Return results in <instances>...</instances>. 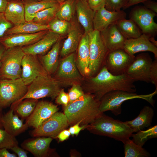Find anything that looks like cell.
<instances>
[{"label": "cell", "mask_w": 157, "mask_h": 157, "mask_svg": "<svg viewBox=\"0 0 157 157\" xmlns=\"http://www.w3.org/2000/svg\"><path fill=\"white\" fill-rule=\"evenodd\" d=\"M25 54L21 47H12L5 50L1 59L0 77L10 79L21 78L22 62Z\"/></svg>", "instance_id": "obj_7"}, {"label": "cell", "mask_w": 157, "mask_h": 157, "mask_svg": "<svg viewBox=\"0 0 157 157\" xmlns=\"http://www.w3.org/2000/svg\"><path fill=\"white\" fill-rule=\"evenodd\" d=\"M19 157H27L28 152L18 145L12 147L11 149Z\"/></svg>", "instance_id": "obj_47"}, {"label": "cell", "mask_w": 157, "mask_h": 157, "mask_svg": "<svg viewBox=\"0 0 157 157\" xmlns=\"http://www.w3.org/2000/svg\"><path fill=\"white\" fill-rule=\"evenodd\" d=\"M131 137L135 144L142 147L148 140L157 138V125L151 127L145 131H139L136 134H132Z\"/></svg>", "instance_id": "obj_35"}, {"label": "cell", "mask_w": 157, "mask_h": 157, "mask_svg": "<svg viewBox=\"0 0 157 157\" xmlns=\"http://www.w3.org/2000/svg\"><path fill=\"white\" fill-rule=\"evenodd\" d=\"M32 0L39 1V0Z\"/></svg>", "instance_id": "obj_55"}, {"label": "cell", "mask_w": 157, "mask_h": 157, "mask_svg": "<svg viewBox=\"0 0 157 157\" xmlns=\"http://www.w3.org/2000/svg\"><path fill=\"white\" fill-rule=\"evenodd\" d=\"M49 30L36 33L6 35L0 38V43L6 49L15 47H23L32 44L43 38Z\"/></svg>", "instance_id": "obj_14"}, {"label": "cell", "mask_w": 157, "mask_h": 157, "mask_svg": "<svg viewBox=\"0 0 157 157\" xmlns=\"http://www.w3.org/2000/svg\"><path fill=\"white\" fill-rule=\"evenodd\" d=\"M21 66V78L27 86L37 77L48 74L37 56L25 54L22 60Z\"/></svg>", "instance_id": "obj_13"}, {"label": "cell", "mask_w": 157, "mask_h": 157, "mask_svg": "<svg viewBox=\"0 0 157 157\" xmlns=\"http://www.w3.org/2000/svg\"><path fill=\"white\" fill-rule=\"evenodd\" d=\"M26 21H32L38 12L59 4L55 0H22Z\"/></svg>", "instance_id": "obj_26"}, {"label": "cell", "mask_w": 157, "mask_h": 157, "mask_svg": "<svg viewBox=\"0 0 157 157\" xmlns=\"http://www.w3.org/2000/svg\"><path fill=\"white\" fill-rule=\"evenodd\" d=\"M49 30L60 35L67 34L72 25L70 22L55 17L48 24Z\"/></svg>", "instance_id": "obj_37"}, {"label": "cell", "mask_w": 157, "mask_h": 157, "mask_svg": "<svg viewBox=\"0 0 157 157\" xmlns=\"http://www.w3.org/2000/svg\"><path fill=\"white\" fill-rule=\"evenodd\" d=\"M135 57L129 55L123 49L110 51L106 58L104 66L113 75L126 74Z\"/></svg>", "instance_id": "obj_11"}, {"label": "cell", "mask_w": 157, "mask_h": 157, "mask_svg": "<svg viewBox=\"0 0 157 157\" xmlns=\"http://www.w3.org/2000/svg\"><path fill=\"white\" fill-rule=\"evenodd\" d=\"M85 0V1H88V0Z\"/></svg>", "instance_id": "obj_56"}, {"label": "cell", "mask_w": 157, "mask_h": 157, "mask_svg": "<svg viewBox=\"0 0 157 157\" xmlns=\"http://www.w3.org/2000/svg\"><path fill=\"white\" fill-rule=\"evenodd\" d=\"M149 77L151 82L157 89V59L153 61L150 70Z\"/></svg>", "instance_id": "obj_42"}, {"label": "cell", "mask_w": 157, "mask_h": 157, "mask_svg": "<svg viewBox=\"0 0 157 157\" xmlns=\"http://www.w3.org/2000/svg\"><path fill=\"white\" fill-rule=\"evenodd\" d=\"M2 109L0 108V128L2 129L3 126L2 124V119L3 115L2 113Z\"/></svg>", "instance_id": "obj_53"}, {"label": "cell", "mask_w": 157, "mask_h": 157, "mask_svg": "<svg viewBox=\"0 0 157 157\" xmlns=\"http://www.w3.org/2000/svg\"><path fill=\"white\" fill-rule=\"evenodd\" d=\"M81 124V122H78L74 124L73 126H71L69 128L68 130L71 135H77L82 130L86 128V126H80V125Z\"/></svg>", "instance_id": "obj_45"}, {"label": "cell", "mask_w": 157, "mask_h": 157, "mask_svg": "<svg viewBox=\"0 0 157 157\" xmlns=\"http://www.w3.org/2000/svg\"><path fill=\"white\" fill-rule=\"evenodd\" d=\"M28 86L21 78L0 80V108L11 106L22 98L26 93Z\"/></svg>", "instance_id": "obj_8"}, {"label": "cell", "mask_w": 157, "mask_h": 157, "mask_svg": "<svg viewBox=\"0 0 157 157\" xmlns=\"http://www.w3.org/2000/svg\"><path fill=\"white\" fill-rule=\"evenodd\" d=\"M76 0H66L59 4L55 17L70 22L76 11Z\"/></svg>", "instance_id": "obj_32"}, {"label": "cell", "mask_w": 157, "mask_h": 157, "mask_svg": "<svg viewBox=\"0 0 157 157\" xmlns=\"http://www.w3.org/2000/svg\"><path fill=\"white\" fill-rule=\"evenodd\" d=\"M69 125L67 119L64 113H55L44 121L38 127L32 131L34 137H48L55 138L58 133Z\"/></svg>", "instance_id": "obj_10"}, {"label": "cell", "mask_w": 157, "mask_h": 157, "mask_svg": "<svg viewBox=\"0 0 157 157\" xmlns=\"http://www.w3.org/2000/svg\"><path fill=\"white\" fill-rule=\"evenodd\" d=\"M126 13L123 10L110 11L103 7L96 11L93 21V29L101 32L109 26L116 24L126 18Z\"/></svg>", "instance_id": "obj_16"}, {"label": "cell", "mask_w": 157, "mask_h": 157, "mask_svg": "<svg viewBox=\"0 0 157 157\" xmlns=\"http://www.w3.org/2000/svg\"><path fill=\"white\" fill-rule=\"evenodd\" d=\"M103 113L86 128L94 134L113 138L123 143L130 138L134 132L125 122L115 119Z\"/></svg>", "instance_id": "obj_3"}, {"label": "cell", "mask_w": 157, "mask_h": 157, "mask_svg": "<svg viewBox=\"0 0 157 157\" xmlns=\"http://www.w3.org/2000/svg\"><path fill=\"white\" fill-rule=\"evenodd\" d=\"M59 4L64 2L66 0H55Z\"/></svg>", "instance_id": "obj_54"}, {"label": "cell", "mask_w": 157, "mask_h": 157, "mask_svg": "<svg viewBox=\"0 0 157 157\" xmlns=\"http://www.w3.org/2000/svg\"><path fill=\"white\" fill-rule=\"evenodd\" d=\"M59 4L37 13L32 21L40 24H48L55 17Z\"/></svg>", "instance_id": "obj_36"}, {"label": "cell", "mask_w": 157, "mask_h": 157, "mask_svg": "<svg viewBox=\"0 0 157 157\" xmlns=\"http://www.w3.org/2000/svg\"><path fill=\"white\" fill-rule=\"evenodd\" d=\"M38 101L34 99H24L17 106L14 112L22 119H27L33 112Z\"/></svg>", "instance_id": "obj_33"}, {"label": "cell", "mask_w": 157, "mask_h": 157, "mask_svg": "<svg viewBox=\"0 0 157 157\" xmlns=\"http://www.w3.org/2000/svg\"><path fill=\"white\" fill-rule=\"evenodd\" d=\"M60 45L59 40L53 46L47 53L41 57V63L49 75L53 74L58 68Z\"/></svg>", "instance_id": "obj_29"}, {"label": "cell", "mask_w": 157, "mask_h": 157, "mask_svg": "<svg viewBox=\"0 0 157 157\" xmlns=\"http://www.w3.org/2000/svg\"><path fill=\"white\" fill-rule=\"evenodd\" d=\"M152 59L147 53H140L135 57L126 74L134 81L151 82L149 72Z\"/></svg>", "instance_id": "obj_12"}, {"label": "cell", "mask_w": 157, "mask_h": 157, "mask_svg": "<svg viewBox=\"0 0 157 157\" xmlns=\"http://www.w3.org/2000/svg\"><path fill=\"white\" fill-rule=\"evenodd\" d=\"M89 51L88 76H95L104 66L106 56L109 52L101 32L94 29L88 33Z\"/></svg>", "instance_id": "obj_6"}, {"label": "cell", "mask_w": 157, "mask_h": 157, "mask_svg": "<svg viewBox=\"0 0 157 157\" xmlns=\"http://www.w3.org/2000/svg\"><path fill=\"white\" fill-rule=\"evenodd\" d=\"M8 0H0V13H4L6 6Z\"/></svg>", "instance_id": "obj_51"}, {"label": "cell", "mask_w": 157, "mask_h": 157, "mask_svg": "<svg viewBox=\"0 0 157 157\" xmlns=\"http://www.w3.org/2000/svg\"><path fill=\"white\" fill-rule=\"evenodd\" d=\"M62 82L51 77L48 74L40 76L35 78L28 86V90L25 95L11 106L14 109L22 100L26 99L38 100L45 97L56 98L61 89Z\"/></svg>", "instance_id": "obj_4"}, {"label": "cell", "mask_w": 157, "mask_h": 157, "mask_svg": "<svg viewBox=\"0 0 157 157\" xmlns=\"http://www.w3.org/2000/svg\"><path fill=\"white\" fill-rule=\"evenodd\" d=\"M89 62V36L88 33L82 35L78 47L76 64L80 73L88 76Z\"/></svg>", "instance_id": "obj_24"}, {"label": "cell", "mask_w": 157, "mask_h": 157, "mask_svg": "<svg viewBox=\"0 0 157 157\" xmlns=\"http://www.w3.org/2000/svg\"><path fill=\"white\" fill-rule=\"evenodd\" d=\"M53 139L50 137H36L25 140L21 144V146L35 157H44L48 154L49 146Z\"/></svg>", "instance_id": "obj_20"}, {"label": "cell", "mask_w": 157, "mask_h": 157, "mask_svg": "<svg viewBox=\"0 0 157 157\" xmlns=\"http://www.w3.org/2000/svg\"><path fill=\"white\" fill-rule=\"evenodd\" d=\"M116 25L120 32L126 39H133L142 34L136 24L131 19H124L118 21Z\"/></svg>", "instance_id": "obj_31"}, {"label": "cell", "mask_w": 157, "mask_h": 157, "mask_svg": "<svg viewBox=\"0 0 157 157\" xmlns=\"http://www.w3.org/2000/svg\"><path fill=\"white\" fill-rule=\"evenodd\" d=\"M154 39L142 34L136 38L126 39L123 49L131 56L140 52L150 51L154 53L155 59H157V46L152 42Z\"/></svg>", "instance_id": "obj_17"}, {"label": "cell", "mask_w": 157, "mask_h": 157, "mask_svg": "<svg viewBox=\"0 0 157 157\" xmlns=\"http://www.w3.org/2000/svg\"><path fill=\"white\" fill-rule=\"evenodd\" d=\"M154 115L153 109L149 106H145L136 118L125 122L133 130L134 133L136 132L150 126Z\"/></svg>", "instance_id": "obj_27"}, {"label": "cell", "mask_w": 157, "mask_h": 157, "mask_svg": "<svg viewBox=\"0 0 157 157\" xmlns=\"http://www.w3.org/2000/svg\"><path fill=\"white\" fill-rule=\"evenodd\" d=\"M4 50H5L0 45V69L1 65V58Z\"/></svg>", "instance_id": "obj_52"}, {"label": "cell", "mask_w": 157, "mask_h": 157, "mask_svg": "<svg viewBox=\"0 0 157 157\" xmlns=\"http://www.w3.org/2000/svg\"><path fill=\"white\" fill-rule=\"evenodd\" d=\"M147 8L157 13V3L152 0H146L142 3Z\"/></svg>", "instance_id": "obj_46"}, {"label": "cell", "mask_w": 157, "mask_h": 157, "mask_svg": "<svg viewBox=\"0 0 157 157\" xmlns=\"http://www.w3.org/2000/svg\"><path fill=\"white\" fill-rule=\"evenodd\" d=\"M8 1H9V0H8Z\"/></svg>", "instance_id": "obj_57"}, {"label": "cell", "mask_w": 157, "mask_h": 157, "mask_svg": "<svg viewBox=\"0 0 157 157\" xmlns=\"http://www.w3.org/2000/svg\"><path fill=\"white\" fill-rule=\"evenodd\" d=\"M146 0H129L126 5L123 8V9H126L129 7L139 3H142Z\"/></svg>", "instance_id": "obj_50"}, {"label": "cell", "mask_w": 157, "mask_h": 157, "mask_svg": "<svg viewBox=\"0 0 157 157\" xmlns=\"http://www.w3.org/2000/svg\"><path fill=\"white\" fill-rule=\"evenodd\" d=\"M67 34L60 51L62 56H66L76 50L83 35L77 26L72 23Z\"/></svg>", "instance_id": "obj_28"}, {"label": "cell", "mask_w": 157, "mask_h": 157, "mask_svg": "<svg viewBox=\"0 0 157 157\" xmlns=\"http://www.w3.org/2000/svg\"><path fill=\"white\" fill-rule=\"evenodd\" d=\"M99 101L94 96L88 93L64 106V114L69 125L81 122L85 126L92 122L101 113L99 109Z\"/></svg>", "instance_id": "obj_2"}, {"label": "cell", "mask_w": 157, "mask_h": 157, "mask_svg": "<svg viewBox=\"0 0 157 157\" xmlns=\"http://www.w3.org/2000/svg\"><path fill=\"white\" fill-rule=\"evenodd\" d=\"M87 1L90 8L95 12L105 5V0H88Z\"/></svg>", "instance_id": "obj_44"}, {"label": "cell", "mask_w": 157, "mask_h": 157, "mask_svg": "<svg viewBox=\"0 0 157 157\" xmlns=\"http://www.w3.org/2000/svg\"><path fill=\"white\" fill-rule=\"evenodd\" d=\"M56 101L58 104L67 106L69 102V98L68 94L63 89H61L56 97Z\"/></svg>", "instance_id": "obj_43"}, {"label": "cell", "mask_w": 157, "mask_h": 157, "mask_svg": "<svg viewBox=\"0 0 157 157\" xmlns=\"http://www.w3.org/2000/svg\"><path fill=\"white\" fill-rule=\"evenodd\" d=\"M156 14L144 6H138L131 10L129 18L137 25L142 34L154 38L157 32V24L154 19Z\"/></svg>", "instance_id": "obj_9"}, {"label": "cell", "mask_w": 157, "mask_h": 157, "mask_svg": "<svg viewBox=\"0 0 157 157\" xmlns=\"http://www.w3.org/2000/svg\"><path fill=\"white\" fill-rule=\"evenodd\" d=\"M69 102L74 101L83 96L84 93L80 86L77 84H74L68 93Z\"/></svg>", "instance_id": "obj_40"}, {"label": "cell", "mask_w": 157, "mask_h": 157, "mask_svg": "<svg viewBox=\"0 0 157 157\" xmlns=\"http://www.w3.org/2000/svg\"><path fill=\"white\" fill-rule=\"evenodd\" d=\"M49 30L48 24L37 23L32 21H26L12 26L6 32L5 34L33 33Z\"/></svg>", "instance_id": "obj_30"}, {"label": "cell", "mask_w": 157, "mask_h": 157, "mask_svg": "<svg viewBox=\"0 0 157 157\" xmlns=\"http://www.w3.org/2000/svg\"><path fill=\"white\" fill-rule=\"evenodd\" d=\"M6 148L0 149V157H17L16 154L10 153Z\"/></svg>", "instance_id": "obj_49"}, {"label": "cell", "mask_w": 157, "mask_h": 157, "mask_svg": "<svg viewBox=\"0 0 157 157\" xmlns=\"http://www.w3.org/2000/svg\"><path fill=\"white\" fill-rule=\"evenodd\" d=\"M123 144L125 157H148L150 156L149 152L130 138Z\"/></svg>", "instance_id": "obj_34"}, {"label": "cell", "mask_w": 157, "mask_h": 157, "mask_svg": "<svg viewBox=\"0 0 157 157\" xmlns=\"http://www.w3.org/2000/svg\"><path fill=\"white\" fill-rule=\"evenodd\" d=\"M3 13L6 19L15 25L26 21L24 6L22 0L8 1Z\"/></svg>", "instance_id": "obj_25"}, {"label": "cell", "mask_w": 157, "mask_h": 157, "mask_svg": "<svg viewBox=\"0 0 157 157\" xmlns=\"http://www.w3.org/2000/svg\"><path fill=\"white\" fill-rule=\"evenodd\" d=\"M76 11L78 22L83 28L85 33L93 30V21L95 12L89 6L87 1L76 0Z\"/></svg>", "instance_id": "obj_23"}, {"label": "cell", "mask_w": 157, "mask_h": 157, "mask_svg": "<svg viewBox=\"0 0 157 157\" xmlns=\"http://www.w3.org/2000/svg\"><path fill=\"white\" fill-rule=\"evenodd\" d=\"M60 35L49 30L46 35L36 42L22 47L25 54L37 56L44 54L58 40Z\"/></svg>", "instance_id": "obj_18"}, {"label": "cell", "mask_w": 157, "mask_h": 157, "mask_svg": "<svg viewBox=\"0 0 157 157\" xmlns=\"http://www.w3.org/2000/svg\"><path fill=\"white\" fill-rule=\"evenodd\" d=\"M3 127L8 133L16 137L24 132L28 126L23 120L20 119L18 116L14 113V109L10 108L4 115L2 119Z\"/></svg>", "instance_id": "obj_21"}, {"label": "cell", "mask_w": 157, "mask_h": 157, "mask_svg": "<svg viewBox=\"0 0 157 157\" xmlns=\"http://www.w3.org/2000/svg\"><path fill=\"white\" fill-rule=\"evenodd\" d=\"M12 24L6 19L3 13H0V38L3 37L6 32L13 26Z\"/></svg>", "instance_id": "obj_41"}, {"label": "cell", "mask_w": 157, "mask_h": 157, "mask_svg": "<svg viewBox=\"0 0 157 157\" xmlns=\"http://www.w3.org/2000/svg\"><path fill=\"white\" fill-rule=\"evenodd\" d=\"M102 39L109 51L123 49L126 39L118 30L116 24L111 25L100 32Z\"/></svg>", "instance_id": "obj_22"}, {"label": "cell", "mask_w": 157, "mask_h": 157, "mask_svg": "<svg viewBox=\"0 0 157 157\" xmlns=\"http://www.w3.org/2000/svg\"><path fill=\"white\" fill-rule=\"evenodd\" d=\"M129 0H105V7L109 11H119L126 5Z\"/></svg>", "instance_id": "obj_39"}, {"label": "cell", "mask_w": 157, "mask_h": 157, "mask_svg": "<svg viewBox=\"0 0 157 157\" xmlns=\"http://www.w3.org/2000/svg\"><path fill=\"white\" fill-rule=\"evenodd\" d=\"M18 145V142L15 137L0 128V149L6 148L11 149L12 147Z\"/></svg>", "instance_id": "obj_38"}, {"label": "cell", "mask_w": 157, "mask_h": 157, "mask_svg": "<svg viewBox=\"0 0 157 157\" xmlns=\"http://www.w3.org/2000/svg\"><path fill=\"white\" fill-rule=\"evenodd\" d=\"M70 135L69 130L64 129L58 133L56 138H58L59 141L63 142L67 139Z\"/></svg>", "instance_id": "obj_48"}, {"label": "cell", "mask_w": 157, "mask_h": 157, "mask_svg": "<svg viewBox=\"0 0 157 157\" xmlns=\"http://www.w3.org/2000/svg\"><path fill=\"white\" fill-rule=\"evenodd\" d=\"M134 82L126 74L113 75L104 66L95 76H90L87 91L88 93L93 94L97 100L100 101L104 95L113 91L135 92Z\"/></svg>", "instance_id": "obj_1"}, {"label": "cell", "mask_w": 157, "mask_h": 157, "mask_svg": "<svg viewBox=\"0 0 157 157\" xmlns=\"http://www.w3.org/2000/svg\"><path fill=\"white\" fill-rule=\"evenodd\" d=\"M58 110L57 106L52 103L43 101H38L33 112L26 119L25 123L28 127L37 128Z\"/></svg>", "instance_id": "obj_15"}, {"label": "cell", "mask_w": 157, "mask_h": 157, "mask_svg": "<svg viewBox=\"0 0 157 157\" xmlns=\"http://www.w3.org/2000/svg\"><path fill=\"white\" fill-rule=\"evenodd\" d=\"M157 93V89L150 94L139 95L135 92H129L122 90L109 92L104 95L99 101V109L101 113L110 111L116 116L122 112L121 105L126 101L135 99L144 100L154 106L155 101L153 97Z\"/></svg>", "instance_id": "obj_5"}, {"label": "cell", "mask_w": 157, "mask_h": 157, "mask_svg": "<svg viewBox=\"0 0 157 157\" xmlns=\"http://www.w3.org/2000/svg\"><path fill=\"white\" fill-rule=\"evenodd\" d=\"M56 77L61 80L76 81L81 78L75 60V53L66 56L60 62Z\"/></svg>", "instance_id": "obj_19"}]
</instances>
